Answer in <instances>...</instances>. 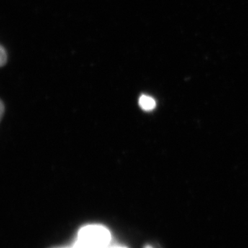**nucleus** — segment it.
<instances>
[{"label": "nucleus", "instance_id": "1", "mask_svg": "<svg viewBox=\"0 0 248 248\" xmlns=\"http://www.w3.org/2000/svg\"><path fill=\"white\" fill-rule=\"evenodd\" d=\"M110 231L100 225H89L79 230L73 248H109Z\"/></svg>", "mask_w": 248, "mask_h": 248}, {"label": "nucleus", "instance_id": "2", "mask_svg": "<svg viewBox=\"0 0 248 248\" xmlns=\"http://www.w3.org/2000/svg\"><path fill=\"white\" fill-rule=\"evenodd\" d=\"M139 104L142 110L145 111H152L156 107V102L151 96L143 94L139 99Z\"/></svg>", "mask_w": 248, "mask_h": 248}, {"label": "nucleus", "instance_id": "3", "mask_svg": "<svg viewBox=\"0 0 248 248\" xmlns=\"http://www.w3.org/2000/svg\"><path fill=\"white\" fill-rule=\"evenodd\" d=\"M7 62V53L4 47L1 46L0 48V66H4Z\"/></svg>", "mask_w": 248, "mask_h": 248}, {"label": "nucleus", "instance_id": "4", "mask_svg": "<svg viewBox=\"0 0 248 248\" xmlns=\"http://www.w3.org/2000/svg\"><path fill=\"white\" fill-rule=\"evenodd\" d=\"M109 248H126L120 247V246H115V247H110Z\"/></svg>", "mask_w": 248, "mask_h": 248}, {"label": "nucleus", "instance_id": "5", "mask_svg": "<svg viewBox=\"0 0 248 248\" xmlns=\"http://www.w3.org/2000/svg\"><path fill=\"white\" fill-rule=\"evenodd\" d=\"M145 248H152L151 246H146V247Z\"/></svg>", "mask_w": 248, "mask_h": 248}]
</instances>
